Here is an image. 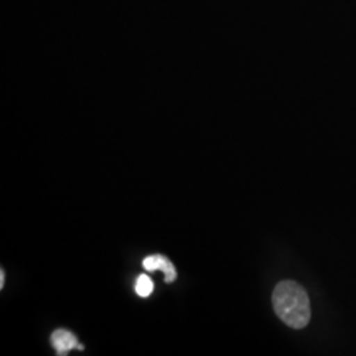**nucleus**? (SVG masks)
<instances>
[{
    "label": "nucleus",
    "mask_w": 356,
    "mask_h": 356,
    "mask_svg": "<svg viewBox=\"0 0 356 356\" xmlns=\"http://www.w3.org/2000/svg\"><path fill=\"white\" fill-rule=\"evenodd\" d=\"M143 267L145 268L147 270L153 272V270H163L165 273V282H173L177 279V272L176 268L172 264V261L163 256V254H152L144 259L143 261Z\"/></svg>",
    "instance_id": "7ed1b4c3"
},
{
    "label": "nucleus",
    "mask_w": 356,
    "mask_h": 356,
    "mask_svg": "<svg viewBox=\"0 0 356 356\" xmlns=\"http://www.w3.org/2000/svg\"><path fill=\"white\" fill-rule=\"evenodd\" d=\"M277 317L294 330L306 327L312 318V306L305 289L296 281L279 282L272 294Z\"/></svg>",
    "instance_id": "f257e3e1"
},
{
    "label": "nucleus",
    "mask_w": 356,
    "mask_h": 356,
    "mask_svg": "<svg viewBox=\"0 0 356 356\" xmlns=\"http://www.w3.org/2000/svg\"><path fill=\"white\" fill-rule=\"evenodd\" d=\"M51 341L58 355H66L73 348L83 350V346L78 344L76 335L72 331L58 329L51 334Z\"/></svg>",
    "instance_id": "f03ea898"
},
{
    "label": "nucleus",
    "mask_w": 356,
    "mask_h": 356,
    "mask_svg": "<svg viewBox=\"0 0 356 356\" xmlns=\"http://www.w3.org/2000/svg\"><path fill=\"white\" fill-rule=\"evenodd\" d=\"M4 280H6V273H4V270L1 269V272H0V289L4 288Z\"/></svg>",
    "instance_id": "39448f33"
},
{
    "label": "nucleus",
    "mask_w": 356,
    "mask_h": 356,
    "mask_svg": "<svg viewBox=\"0 0 356 356\" xmlns=\"http://www.w3.org/2000/svg\"><path fill=\"white\" fill-rule=\"evenodd\" d=\"M153 288H154V285H153V281L151 280L149 276H147V275L139 276V279L136 281V288L135 289L140 297H143V298L149 297L152 294Z\"/></svg>",
    "instance_id": "20e7f679"
}]
</instances>
